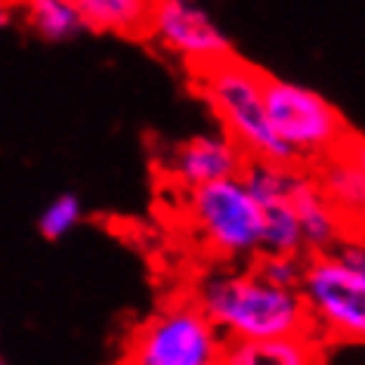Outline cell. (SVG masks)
Listing matches in <instances>:
<instances>
[{"label": "cell", "mask_w": 365, "mask_h": 365, "mask_svg": "<svg viewBox=\"0 0 365 365\" xmlns=\"http://www.w3.org/2000/svg\"><path fill=\"white\" fill-rule=\"evenodd\" d=\"M217 328L232 337H313L316 322L297 288H282L257 272L202 282L192 297Z\"/></svg>", "instance_id": "1"}, {"label": "cell", "mask_w": 365, "mask_h": 365, "mask_svg": "<svg viewBox=\"0 0 365 365\" xmlns=\"http://www.w3.org/2000/svg\"><path fill=\"white\" fill-rule=\"evenodd\" d=\"M186 214L217 254H254L260 248V207L242 173L186 189Z\"/></svg>", "instance_id": "5"}, {"label": "cell", "mask_w": 365, "mask_h": 365, "mask_svg": "<svg viewBox=\"0 0 365 365\" xmlns=\"http://www.w3.org/2000/svg\"><path fill=\"white\" fill-rule=\"evenodd\" d=\"M248 155L235 145L230 136H195V140L180 143L170 152L168 173L180 189H192L211 180L235 177L245 170Z\"/></svg>", "instance_id": "9"}, {"label": "cell", "mask_w": 365, "mask_h": 365, "mask_svg": "<svg viewBox=\"0 0 365 365\" xmlns=\"http://www.w3.org/2000/svg\"><path fill=\"white\" fill-rule=\"evenodd\" d=\"M254 272H257L260 279L272 282V285L297 288L300 285V276H304V267H300L297 254H260Z\"/></svg>", "instance_id": "13"}, {"label": "cell", "mask_w": 365, "mask_h": 365, "mask_svg": "<svg viewBox=\"0 0 365 365\" xmlns=\"http://www.w3.org/2000/svg\"><path fill=\"white\" fill-rule=\"evenodd\" d=\"M149 38L158 41L164 50L177 53L186 62V68L205 66V62L232 53L230 38L195 0H158L152 10Z\"/></svg>", "instance_id": "7"}, {"label": "cell", "mask_w": 365, "mask_h": 365, "mask_svg": "<svg viewBox=\"0 0 365 365\" xmlns=\"http://www.w3.org/2000/svg\"><path fill=\"white\" fill-rule=\"evenodd\" d=\"M304 300L313 313L316 328L341 341H362L365 334V267L322 254L304 267Z\"/></svg>", "instance_id": "6"}, {"label": "cell", "mask_w": 365, "mask_h": 365, "mask_svg": "<svg viewBox=\"0 0 365 365\" xmlns=\"http://www.w3.org/2000/svg\"><path fill=\"white\" fill-rule=\"evenodd\" d=\"M158 0H75L87 31H112L121 38H149Z\"/></svg>", "instance_id": "11"}, {"label": "cell", "mask_w": 365, "mask_h": 365, "mask_svg": "<svg viewBox=\"0 0 365 365\" xmlns=\"http://www.w3.org/2000/svg\"><path fill=\"white\" fill-rule=\"evenodd\" d=\"M19 10L29 31L43 41L59 43L87 31V22L78 13L75 0H22Z\"/></svg>", "instance_id": "12"}, {"label": "cell", "mask_w": 365, "mask_h": 365, "mask_svg": "<svg viewBox=\"0 0 365 365\" xmlns=\"http://www.w3.org/2000/svg\"><path fill=\"white\" fill-rule=\"evenodd\" d=\"M313 173L319 192L331 211L341 217L344 230L359 235V223H362V205H365V168H362V143L359 136H350L341 149H334L331 155L319 158L313 164H307Z\"/></svg>", "instance_id": "8"}, {"label": "cell", "mask_w": 365, "mask_h": 365, "mask_svg": "<svg viewBox=\"0 0 365 365\" xmlns=\"http://www.w3.org/2000/svg\"><path fill=\"white\" fill-rule=\"evenodd\" d=\"M263 108L276 136L294 152L300 164H313L350 140L353 130L344 115L316 90L291 84L263 71Z\"/></svg>", "instance_id": "3"}, {"label": "cell", "mask_w": 365, "mask_h": 365, "mask_svg": "<svg viewBox=\"0 0 365 365\" xmlns=\"http://www.w3.org/2000/svg\"><path fill=\"white\" fill-rule=\"evenodd\" d=\"M16 6H19V4H13V0H0V29L13 25V19H16Z\"/></svg>", "instance_id": "15"}, {"label": "cell", "mask_w": 365, "mask_h": 365, "mask_svg": "<svg viewBox=\"0 0 365 365\" xmlns=\"http://www.w3.org/2000/svg\"><path fill=\"white\" fill-rule=\"evenodd\" d=\"M195 90L205 96V103L214 108L226 127V136L248 155V158L272 161V164H300L294 152L276 136L269 127L267 108H263V71L248 66L235 53L220 56L205 66L186 68Z\"/></svg>", "instance_id": "2"}, {"label": "cell", "mask_w": 365, "mask_h": 365, "mask_svg": "<svg viewBox=\"0 0 365 365\" xmlns=\"http://www.w3.org/2000/svg\"><path fill=\"white\" fill-rule=\"evenodd\" d=\"M220 365H319L309 337H232L223 344Z\"/></svg>", "instance_id": "10"}, {"label": "cell", "mask_w": 365, "mask_h": 365, "mask_svg": "<svg viewBox=\"0 0 365 365\" xmlns=\"http://www.w3.org/2000/svg\"><path fill=\"white\" fill-rule=\"evenodd\" d=\"M78 214H81L78 198L75 195H62L59 202H53L47 207V214L41 217V232L47 235V239H59L62 232H68L71 226L78 223Z\"/></svg>", "instance_id": "14"}, {"label": "cell", "mask_w": 365, "mask_h": 365, "mask_svg": "<svg viewBox=\"0 0 365 365\" xmlns=\"http://www.w3.org/2000/svg\"><path fill=\"white\" fill-rule=\"evenodd\" d=\"M223 341L195 300H173L127 337L118 365H220Z\"/></svg>", "instance_id": "4"}, {"label": "cell", "mask_w": 365, "mask_h": 365, "mask_svg": "<svg viewBox=\"0 0 365 365\" xmlns=\"http://www.w3.org/2000/svg\"><path fill=\"white\" fill-rule=\"evenodd\" d=\"M13 4H22V0H13Z\"/></svg>", "instance_id": "16"}]
</instances>
